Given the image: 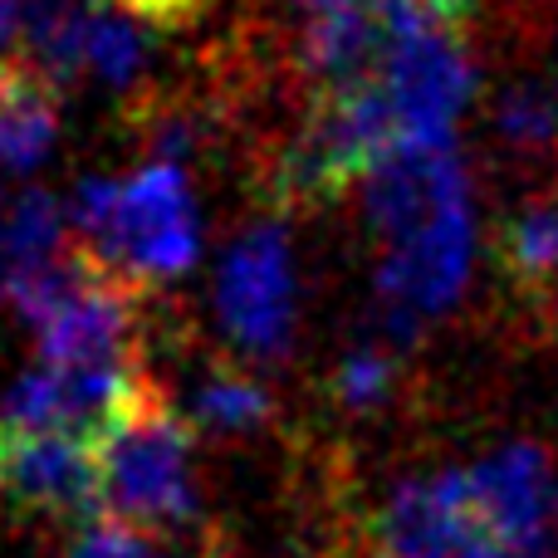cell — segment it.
I'll list each match as a JSON object with an SVG mask.
<instances>
[{
	"label": "cell",
	"instance_id": "obj_13",
	"mask_svg": "<svg viewBox=\"0 0 558 558\" xmlns=\"http://www.w3.org/2000/svg\"><path fill=\"white\" fill-rule=\"evenodd\" d=\"M192 416L202 426H211V432H251V426H260L270 416V392L255 377L221 367V373H211L196 387Z\"/></svg>",
	"mask_w": 558,
	"mask_h": 558
},
{
	"label": "cell",
	"instance_id": "obj_17",
	"mask_svg": "<svg viewBox=\"0 0 558 558\" xmlns=\"http://www.w3.org/2000/svg\"><path fill=\"white\" fill-rule=\"evenodd\" d=\"M294 10H304L308 20H318V15H333V10H343V5H357V0H289Z\"/></svg>",
	"mask_w": 558,
	"mask_h": 558
},
{
	"label": "cell",
	"instance_id": "obj_5",
	"mask_svg": "<svg viewBox=\"0 0 558 558\" xmlns=\"http://www.w3.org/2000/svg\"><path fill=\"white\" fill-rule=\"evenodd\" d=\"M0 495L49 520H84L98 505V446L69 432H0Z\"/></svg>",
	"mask_w": 558,
	"mask_h": 558
},
{
	"label": "cell",
	"instance_id": "obj_6",
	"mask_svg": "<svg viewBox=\"0 0 558 558\" xmlns=\"http://www.w3.org/2000/svg\"><path fill=\"white\" fill-rule=\"evenodd\" d=\"M471 206L461 153L451 143H402L367 172V221L387 245Z\"/></svg>",
	"mask_w": 558,
	"mask_h": 558
},
{
	"label": "cell",
	"instance_id": "obj_11",
	"mask_svg": "<svg viewBox=\"0 0 558 558\" xmlns=\"http://www.w3.org/2000/svg\"><path fill=\"white\" fill-rule=\"evenodd\" d=\"M495 133L524 162H539L558 147V94L539 78H520L495 104Z\"/></svg>",
	"mask_w": 558,
	"mask_h": 558
},
{
	"label": "cell",
	"instance_id": "obj_10",
	"mask_svg": "<svg viewBox=\"0 0 558 558\" xmlns=\"http://www.w3.org/2000/svg\"><path fill=\"white\" fill-rule=\"evenodd\" d=\"M500 270L520 294L558 289V202H530L500 226Z\"/></svg>",
	"mask_w": 558,
	"mask_h": 558
},
{
	"label": "cell",
	"instance_id": "obj_2",
	"mask_svg": "<svg viewBox=\"0 0 558 558\" xmlns=\"http://www.w3.org/2000/svg\"><path fill=\"white\" fill-rule=\"evenodd\" d=\"M98 505L143 534L192 520V426L153 387H143L98 441Z\"/></svg>",
	"mask_w": 558,
	"mask_h": 558
},
{
	"label": "cell",
	"instance_id": "obj_1",
	"mask_svg": "<svg viewBox=\"0 0 558 558\" xmlns=\"http://www.w3.org/2000/svg\"><path fill=\"white\" fill-rule=\"evenodd\" d=\"M78 251L118 279H172L196 260V206L177 162H147L128 182L88 177L74 192Z\"/></svg>",
	"mask_w": 558,
	"mask_h": 558
},
{
	"label": "cell",
	"instance_id": "obj_9",
	"mask_svg": "<svg viewBox=\"0 0 558 558\" xmlns=\"http://www.w3.org/2000/svg\"><path fill=\"white\" fill-rule=\"evenodd\" d=\"M59 133L54 78L39 64H0V172H29L49 157Z\"/></svg>",
	"mask_w": 558,
	"mask_h": 558
},
{
	"label": "cell",
	"instance_id": "obj_3",
	"mask_svg": "<svg viewBox=\"0 0 558 558\" xmlns=\"http://www.w3.org/2000/svg\"><path fill=\"white\" fill-rule=\"evenodd\" d=\"M216 308L251 357H284L294 338V265L289 241L275 221H260L226 251L216 275Z\"/></svg>",
	"mask_w": 558,
	"mask_h": 558
},
{
	"label": "cell",
	"instance_id": "obj_14",
	"mask_svg": "<svg viewBox=\"0 0 558 558\" xmlns=\"http://www.w3.org/2000/svg\"><path fill=\"white\" fill-rule=\"evenodd\" d=\"M392 377H397V367L383 348H353L333 373V397L348 407V412H367V407L387 402Z\"/></svg>",
	"mask_w": 558,
	"mask_h": 558
},
{
	"label": "cell",
	"instance_id": "obj_4",
	"mask_svg": "<svg viewBox=\"0 0 558 558\" xmlns=\"http://www.w3.org/2000/svg\"><path fill=\"white\" fill-rule=\"evenodd\" d=\"M471 255H475L471 206H456L441 221L387 245V260L377 270V289H383V308L397 333L407 338L422 318L456 304V294L471 279Z\"/></svg>",
	"mask_w": 558,
	"mask_h": 558
},
{
	"label": "cell",
	"instance_id": "obj_7",
	"mask_svg": "<svg viewBox=\"0 0 558 558\" xmlns=\"http://www.w3.org/2000/svg\"><path fill=\"white\" fill-rule=\"evenodd\" d=\"M485 530L510 549H558V471L544 446H505L465 471Z\"/></svg>",
	"mask_w": 558,
	"mask_h": 558
},
{
	"label": "cell",
	"instance_id": "obj_12",
	"mask_svg": "<svg viewBox=\"0 0 558 558\" xmlns=\"http://www.w3.org/2000/svg\"><path fill=\"white\" fill-rule=\"evenodd\" d=\"M84 69L88 74H98L104 84H113V88L133 84V78L147 69V29H143V20H133L128 10L98 0L94 25H88Z\"/></svg>",
	"mask_w": 558,
	"mask_h": 558
},
{
	"label": "cell",
	"instance_id": "obj_16",
	"mask_svg": "<svg viewBox=\"0 0 558 558\" xmlns=\"http://www.w3.org/2000/svg\"><path fill=\"white\" fill-rule=\"evenodd\" d=\"M108 5L128 10V15L143 20V25H186V20H196V10H202L206 0H108Z\"/></svg>",
	"mask_w": 558,
	"mask_h": 558
},
{
	"label": "cell",
	"instance_id": "obj_18",
	"mask_svg": "<svg viewBox=\"0 0 558 558\" xmlns=\"http://www.w3.org/2000/svg\"><path fill=\"white\" fill-rule=\"evenodd\" d=\"M10 29H15V0H0V45L10 39Z\"/></svg>",
	"mask_w": 558,
	"mask_h": 558
},
{
	"label": "cell",
	"instance_id": "obj_15",
	"mask_svg": "<svg viewBox=\"0 0 558 558\" xmlns=\"http://www.w3.org/2000/svg\"><path fill=\"white\" fill-rule=\"evenodd\" d=\"M69 558H153V544H147L143 530H133V524L108 514V520H88L84 530H78Z\"/></svg>",
	"mask_w": 558,
	"mask_h": 558
},
{
	"label": "cell",
	"instance_id": "obj_8",
	"mask_svg": "<svg viewBox=\"0 0 558 558\" xmlns=\"http://www.w3.org/2000/svg\"><path fill=\"white\" fill-rule=\"evenodd\" d=\"M54 260H64V211L39 186H0V299L15 304Z\"/></svg>",
	"mask_w": 558,
	"mask_h": 558
},
{
	"label": "cell",
	"instance_id": "obj_19",
	"mask_svg": "<svg viewBox=\"0 0 558 558\" xmlns=\"http://www.w3.org/2000/svg\"><path fill=\"white\" fill-rule=\"evenodd\" d=\"M373 558H407V554H392V549H377Z\"/></svg>",
	"mask_w": 558,
	"mask_h": 558
}]
</instances>
